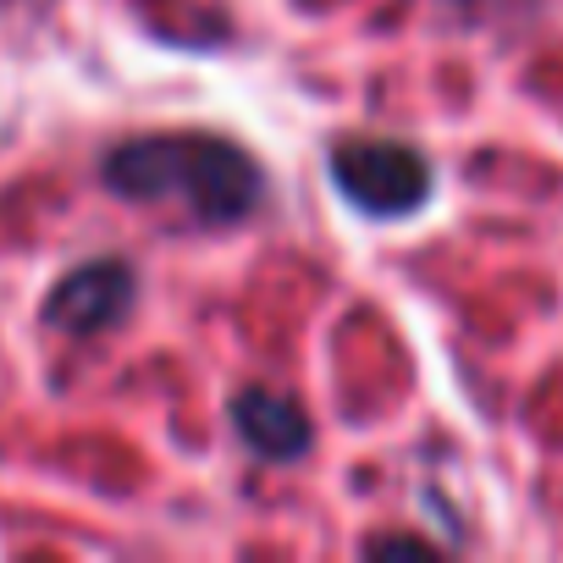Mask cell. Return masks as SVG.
<instances>
[{
  "mask_svg": "<svg viewBox=\"0 0 563 563\" xmlns=\"http://www.w3.org/2000/svg\"><path fill=\"white\" fill-rule=\"evenodd\" d=\"M100 177H106V188L117 199L177 210L194 227H232L265 194V177H260L254 155L238 150L232 139H216V133H144V139H128V144H117L106 155Z\"/></svg>",
  "mask_w": 563,
  "mask_h": 563,
  "instance_id": "6da1fadb",
  "label": "cell"
},
{
  "mask_svg": "<svg viewBox=\"0 0 563 563\" xmlns=\"http://www.w3.org/2000/svg\"><path fill=\"white\" fill-rule=\"evenodd\" d=\"M332 188L371 221H393V216H415L437 177L431 161L404 144V139H349L332 150Z\"/></svg>",
  "mask_w": 563,
  "mask_h": 563,
  "instance_id": "7a4b0ae2",
  "label": "cell"
},
{
  "mask_svg": "<svg viewBox=\"0 0 563 563\" xmlns=\"http://www.w3.org/2000/svg\"><path fill=\"white\" fill-rule=\"evenodd\" d=\"M128 305H133V271L122 260H95L56 282V294L45 299V327L67 338H100L128 316Z\"/></svg>",
  "mask_w": 563,
  "mask_h": 563,
  "instance_id": "3957f363",
  "label": "cell"
},
{
  "mask_svg": "<svg viewBox=\"0 0 563 563\" xmlns=\"http://www.w3.org/2000/svg\"><path fill=\"white\" fill-rule=\"evenodd\" d=\"M232 426L243 437L249 453H260L265 464H294L310 453V415L294 404V398H282L271 387H249L232 398Z\"/></svg>",
  "mask_w": 563,
  "mask_h": 563,
  "instance_id": "277c9868",
  "label": "cell"
},
{
  "mask_svg": "<svg viewBox=\"0 0 563 563\" xmlns=\"http://www.w3.org/2000/svg\"><path fill=\"white\" fill-rule=\"evenodd\" d=\"M371 552H431V541H415V536H382V541H371Z\"/></svg>",
  "mask_w": 563,
  "mask_h": 563,
  "instance_id": "5b68a950",
  "label": "cell"
}]
</instances>
